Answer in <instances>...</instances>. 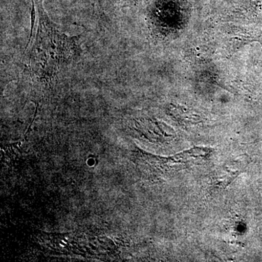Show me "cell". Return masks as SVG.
Returning <instances> with one entry per match:
<instances>
[{"label": "cell", "instance_id": "6da1fadb", "mask_svg": "<svg viewBox=\"0 0 262 262\" xmlns=\"http://www.w3.org/2000/svg\"><path fill=\"white\" fill-rule=\"evenodd\" d=\"M32 14L37 18L35 37H31L30 67L38 74L54 73L70 57L74 38L57 29L43 8L42 0H32Z\"/></svg>", "mask_w": 262, "mask_h": 262}, {"label": "cell", "instance_id": "7a4b0ae2", "mask_svg": "<svg viewBox=\"0 0 262 262\" xmlns=\"http://www.w3.org/2000/svg\"><path fill=\"white\" fill-rule=\"evenodd\" d=\"M172 116L182 124H196L200 122V117L195 114L192 113L190 110L182 106H173L170 110Z\"/></svg>", "mask_w": 262, "mask_h": 262}]
</instances>
